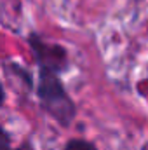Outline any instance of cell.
I'll list each match as a JSON object with an SVG mask.
<instances>
[{"instance_id": "277c9868", "label": "cell", "mask_w": 148, "mask_h": 150, "mask_svg": "<svg viewBox=\"0 0 148 150\" xmlns=\"http://www.w3.org/2000/svg\"><path fill=\"white\" fill-rule=\"evenodd\" d=\"M63 150H98V147L85 138H70L65 143Z\"/></svg>"}, {"instance_id": "6da1fadb", "label": "cell", "mask_w": 148, "mask_h": 150, "mask_svg": "<svg viewBox=\"0 0 148 150\" xmlns=\"http://www.w3.org/2000/svg\"><path fill=\"white\" fill-rule=\"evenodd\" d=\"M37 100L42 112L56 120L61 127H70L77 117V105L70 93L66 91L61 75L56 72L38 70L37 80Z\"/></svg>"}, {"instance_id": "5b68a950", "label": "cell", "mask_w": 148, "mask_h": 150, "mask_svg": "<svg viewBox=\"0 0 148 150\" xmlns=\"http://www.w3.org/2000/svg\"><path fill=\"white\" fill-rule=\"evenodd\" d=\"M11 68H14L16 72H19L23 67H19V65H16V63H14V65H11ZM23 80H25V84H26L28 87H33V80H32V75H23Z\"/></svg>"}, {"instance_id": "8992f818", "label": "cell", "mask_w": 148, "mask_h": 150, "mask_svg": "<svg viewBox=\"0 0 148 150\" xmlns=\"http://www.w3.org/2000/svg\"><path fill=\"white\" fill-rule=\"evenodd\" d=\"M4 101H5V89H4V86L0 82V107L4 105Z\"/></svg>"}, {"instance_id": "7a4b0ae2", "label": "cell", "mask_w": 148, "mask_h": 150, "mask_svg": "<svg viewBox=\"0 0 148 150\" xmlns=\"http://www.w3.org/2000/svg\"><path fill=\"white\" fill-rule=\"evenodd\" d=\"M26 40H28V45L32 49V54H33V59L37 63L38 70L56 72L59 75L68 70L70 56H68V51L61 44L49 42L37 33H30Z\"/></svg>"}, {"instance_id": "3957f363", "label": "cell", "mask_w": 148, "mask_h": 150, "mask_svg": "<svg viewBox=\"0 0 148 150\" xmlns=\"http://www.w3.org/2000/svg\"><path fill=\"white\" fill-rule=\"evenodd\" d=\"M0 150H35V147H33V143L30 140H25L18 147H12V136H11V133L5 127L0 126Z\"/></svg>"}, {"instance_id": "52a82bcc", "label": "cell", "mask_w": 148, "mask_h": 150, "mask_svg": "<svg viewBox=\"0 0 148 150\" xmlns=\"http://www.w3.org/2000/svg\"><path fill=\"white\" fill-rule=\"evenodd\" d=\"M138 2H140V0H138Z\"/></svg>"}]
</instances>
